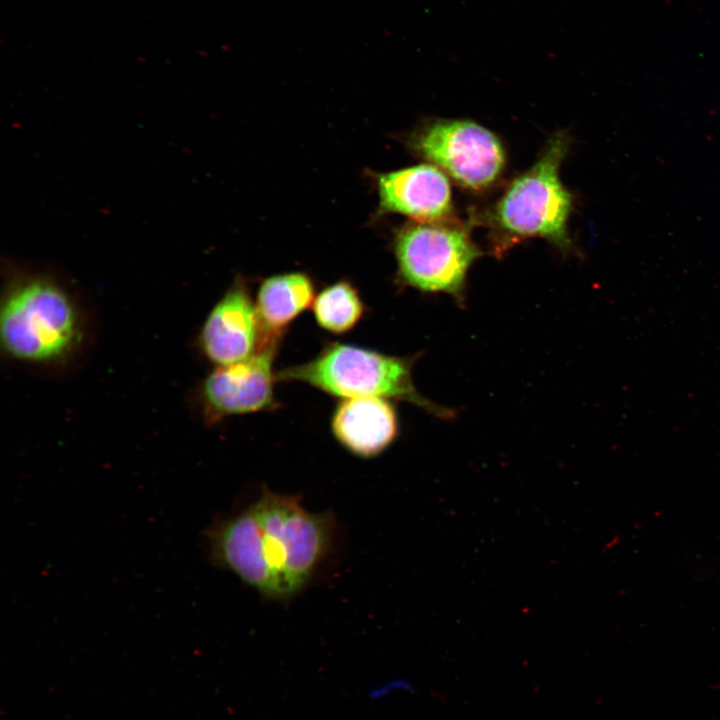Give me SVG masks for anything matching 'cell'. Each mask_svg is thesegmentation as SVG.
I'll list each match as a JSON object with an SVG mask.
<instances>
[{
	"label": "cell",
	"mask_w": 720,
	"mask_h": 720,
	"mask_svg": "<svg viewBox=\"0 0 720 720\" xmlns=\"http://www.w3.org/2000/svg\"><path fill=\"white\" fill-rule=\"evenodd\" d=\"M569 145L567 135L552 136L537 161L511 181L483 216L498 243L538 237L559 249L571 248L567 227L573 197L559 174Z\"/></svg>",
	"instance_id": "6da1fadb"
},
{
	"label": "cell",
	"mask_w": 720,
	"mask_h": 720,
	"mask_svg": "<svg viewBox=\"0 0 720 720\" xmlns=\"http://www.w3.org/2000/svg\"><path fill=\"white\" fill-rule=\"evenodd\" d=\"M81 336L79 313L70 294L44 275L14 279L0 310V338L5 352L30 363L64 359Z\"/></svg>",
	"instance_id": "7a4b0ae2"
},
{
	"label": "cell",
	"mask_w": 720,
	"mask_h": 720,
	"mask_svg": "<svg viewBox=\"0 0 720 720\" xmlns=\"http://www.w3.org/2000/svg\"><path fill=\"white\" fill-rule=\"evenodd\" d=\"M273 573L279 600L303 590L331 550L335 519L332 513L307 511L300 498L263 488L253 504Z\"/></svg>",
	"instance_id": "3957f363"
},
{
	"label": "cell",
	"mask_w": 720,
	"mask_h": 720,
	"mask_svg": "<svg viewBox=\"0 0 720 720\" xmlns=\"http://www.w3.org/2000/svg\"><path fill=\"white\" fill-rule=\"evenodd\" d=\"M276 380L303 382L344 399L405 400L433 414L448 415L446 409L425 399L416 390L409 359L362 347L330 343L312 360L278 371Z\"/></svg>",
	"instance_id": "277c9868"
},
{
	"label": "cell",
	"mask_w": 720,
	"mask_h": 720,
	"mask_svg": "<svg viewBox=\"0 0 720 720\" xmlns=\"http://www.w3.org/2000/svg\"><path fill=\"white\" fill-rule=\"evenodd\" d=\"M400 281L422 292L446 293L463 302L468 271L480 255L470 232L455 222H416L394 242Z\"/></svg>",
	"instance_id": "5b68a950"
},
{
	"label": "cell",
	"mask_w": 720,
	"mask_h": 720,
	"mask_svg": "<svg viewBox=\"0 0 720 720\" xmlns=\"http://www.w3.org/2000/svg\"><path fill=\"white\" fill-rule=\"evenodd\" d=\"M412 149L464 188L482 191L501 176L506 162L499 138L480 124L438 119L419 129Z\"/></svg>",
	"instance_id": "8992f818"
},
{
	"label": "cell",
	"mask_w": 720,
	"mask_h": 720,
	"mask_svg": "<svg viewBox=\"0 0 720 720\" xmlns=\"http://www.w3.org/2000/svg\"><path fill=\"white\" fill-rule=\"evenodd\" d=\"M281 335L264 334L258 350L248 359L217 366L204 379L201 399L208 420L271 410L274 397L273 362Z\"/></svg>",
	"instance_id": "52a82bcc"
},
{
	"label": "cell",
	"mask_w": 720,
	"mask_h": 720,
	"mask_svg": "<svg viewBox=\"0 0 720 720\" xmlns=\"http://www.w3.org/2000/svg\"><path fill=\"white\" fill-rule=\"evenodd\" d=\"M264 333L249 289L237 279L206 317L199 344L216 366L244 361L260 347Z\"/></svg>",
	"instance_id": "ba28073f"
},
{
	"label": "cell",
	"mask_w": 720,
	"mask_h": 720,
	"mask_svg": "<svg viewBox=\"0 0 720 720\" xmlns=\"http://www.w3.org/2000/svg\"><path fill=\"white\" fill-rule=\"evenodd\" d=\"M206 539L210 559L215 565L232 571L263 596L279 600L253 505L236 516L214 522L206 532Z\"/></svg>",
	"instance_id": "9c48e42d"
},
{
	"label": "cell",
	"mask_w": 720,
	"mask_h": 720,
	"mask_svg": "<svg viewBox=\"0 0 720 720\" xmlns=\"http://www.w3.org/2000/svg\"><path fill=\"white\" fill-rule=\"evenodd\" d=\"M381 209L409 216L418 222L452 218V191L447 175L427 163L388 172L378 177Z\"/></svg>",
	"instance_id": "30bf717a"
},
{
	"label": "cell",
	"mask_w": 720,
	"mask_h": 720,
	"mask_svg": "<svg viewBox=\"0 0 720 720\" xmlns=\"http://www.w3.org/2000/svg\"><path fill=\"white\" fill-rule=\"evenodd\" d=\"M331 428L338 442L351 453L373 457L395 440L398 419L385 398H345L334 411Z\"/></svg>",
	"instance_id": "8fae6325"
},
{
	"label": "cell",
	"mask_w": 720,
	"mask_h": 720,
	"mask_svg": "<svg viewBox=\"0 0 720 720\" xmlns=\"http://www.w3.org/2000/svg\"><path fill=\"white\" fill-rule=\"evenodd\" d=\"M312 280L303 273H284L265 279L259 286L256 310L264 334L282 331L315 299Z\"/></svg>",
	"instance_id": "7c38bea8"
},
{
	"label": "cell",
	"mask_w": 720,
	"mask_h": 720,
	"mask_svg": "<svg viewBox=\"0 0 720 720\" xmlns=\"http://www.w3.org/2000/svg\"><path fill=\"white\" fill-rule=\"evenodd\" d=\"M312 305L319 326L336 334L354 328L364 314V304L358 291L347 281L326 287L315 297Z\"/></svg>",
	"instance_id": "4fadbf2b"
},
{
	"label": "cell",
	"mask_w": 720,
	"mask_h": 720,
	"mask_svg": "<svg viewBox=\"0 0 720 720\" xmlns=\"http://www.w3.org/2000/svg\"><path fill=\"white\" fill-rule=\"evenodd\" d=\"M416 689L412 681L394 677L371 686L367 692L369 700L378 702L396 694L412 693Z\"/></svg>",
	"instance_id": "5bb4252c"
}]
</instances>
